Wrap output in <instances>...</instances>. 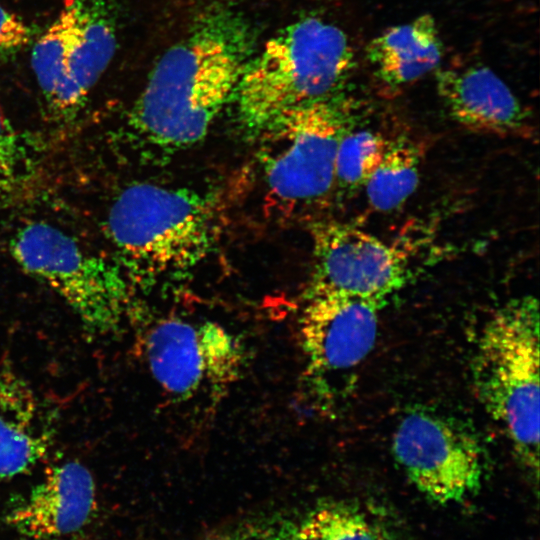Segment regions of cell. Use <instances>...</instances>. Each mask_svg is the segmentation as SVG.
I'll use <instances>...</instances> for the list:
<instances>
[{"label":"cell","instance_id":"ffe728a7","mask_svg":"<svg viewBox=\"0 0 540 540\" xmlns=\"http://www.w3.org/2000/svg\"><path fill=\"white\" fill-rule=\"evenodd\" d=\"M26 149L0 108V197L12 192L24 173Z\"/></svg>","mask_w":540,"mask_h":540},{"label":"cell","instance_id":"2e32d148","mask_svg":"<svg viewBox=\"0 0 540 540\" xmlns=\"http://www.w3.org/2000/svg\"><path fill=\"white\" fill-rule=\"evenodd\" d=\"M421 147L406 138L389 141L386 152L365 185L368 203L376 211L402 206L415 192L420 177Z\"/></svg>","mask_w":540,"mask_h":540},{"label":"cell","instance_id":"277c9868","mask_svg":"<svg viewBox=\"0 0 540 540\" xmlns=\"http://www.w3.org/2000/svg\"><path fill=\"white\" fill-rule=\"evenodd\" d=\"M472 379L485 411L517 458L538 476L539 304L532 296L509 300L486 320L472 358Z\"/></svg>","mask_w":540,"mask_h":540},{"label":"cell","instance_id":"7402d4cb","mask_svg":"<svg viewBox=\"0 0 540 540\" xmlns=\"http://www.w3.org/2000/svg\"><path fill=\"white\" fill-rule=\"evenodd\" d=\"M229 540H292L290 528L255 530L241 533Z\"/></svg>","mask_w":540,"mask_h":540},{"label":"cell","instance_id":"30bf717a","mask_svg":"<svg viewBox=\"0 0 540 540\" xmlns=\"http://www.w3.org/2000/svg\"><path fill=\"white\" fill-rule=\"evenodd\" d=\"M382 305L344 294L306 296L300 320L306 377L321 394L351 374L369 355Z\"/></svg>","mask_w":540,"mask_h":540},{"label":"cell","instance_id":"4fadbf2b","mask_svg":"<svg viewBox=\"0 0 540 540\" xmlns=\"http://www.w3.org/2000/svg\"><path fill=\"white\" fill-rule=\"evenodd\" d=\"M79 2V30L70 49L62 89L52 111L64 121L76 117L116 51L114 19L105 1Z\"/></svg>","mask_w":540,"mask_h":540},{"label":"cell","instance_id":"e0dca14e","mask_svg":"<svg viewBox=\"0 0 540 540\" xmlns=\"http://www.w3.org/2000/svg\"><path fill=\"white\" fill-rule=\"evenodd\" d=\"M80 24V2L70 0L35 43L31 65L41 93L51 111L60 95L66 61Z\"/></svg>","mask_w":540,"mask_h":540},{"label":"cell","instance_id":"d6986e66","mask_svg":"<svg viewBox=\"0 0 540 540\" xmlns=\"http://www.w3.org/2000/svg\"><path fill=\"white\" fill-rule=\"evenodd\" d=\"M389 140L370 130H351L341 141L335 163V184L351 194L364 188L383 158Z\"/></svg>","mask_w":540,"mask_h":540},{"label":"cell","instance_id":"5bb4252c","mask_svg":"<svg viewBox=\"0 0 540 540\" xmlns=\"http://www.w3.org/2000/svg\"><path fill=\"white\" fill-rule=\"evenodd\" d=\"M41 416L27 382L0 368V481L28 472L46 455L52 430Z\"/></svg>","mask_w":540,"mask_h":540},{"label":"cell","instance_id":"8992f818","mask_svg":"<svg viewBox=\"0 0 540 540\" xmlns=\"http://www.w3.org/2000/svg\"><path fill=\"white\" fill-rule=\"evenodd\" d=\"M10 248L24 271L65 301L85 331L105 336L119 327L130 300L119 265L87 252L71 236L44 222L21 227Z\"/></svg>","mask_w":540,"mask_h":540},{"label":"cell","instance_id":"8fae6325","mask_svg":"<svg viewBox=\"0 0 540 540\" xmlns=\"http://www.w3.org/2000/svg\"><path fill=\"white\" fill-rule=\"evenodd\" d=\"M96 511V485L90 470L77 460L52 467L29 494L5 515L18 534L50 540L79 532Z\"/></svg>","mask_w":540,"mask_h":540},{"label":"cell","instance_id":"7a4b0ae2","mask_svg":"<svg viewBox=\"0 0 540 540\" xmlns=\"http://www.w3.org/2000/svg\"><path fill=\"white\" fill-rule=\"evenodd\" d=\"M106 227L126 274L144 283L177 280L215 248L220 205L212 194L139 182L117 195Z\"/></svg>","mask_w":540,"mask_h":540},{"label":"cell","instance_id":"ac0fdd59","mask_svg":"<svg viewBox=\"0 0 540 540\" xmlns=\"http://www.w3.org/2000/svg\"><path fill=\"white\" fill-rule=\"evenodd\" d=\"M290 534L292 540H387V533L364 510L342 501L316 507Z\"/></svg>","mask_w":540,"mask_h":540},{"label":"cell","instance_id":"9a60e30c","mask_svg":"<svg viewBox=\"0 0 540 540\" xmlns=\"http://www.w3.org/2000/svg\"><path fill=\"white\" fill-rule=\"evenodd\" d=\"M442 56L439 31L429 14L386 29L366 48L375 75L390 88L405 86L436 70Z\"/></svg>","mask_w":540,"mask_h":540},{"label":"cell","instance_id":"9c48e42d","mask_svg":"<svg viewBox=\"0 0 540 540\" xmlns=\"http://www.w3.org/2000/svg\"><path fill=\"white\" fill-rule=\"evenodd\" d=\"M144 353L157 384L176 399L220 392L239 376L244 351L238 339L217 323L167 318L144 339Z\"/></svg>","mask_w":540,"mask_h":540},{"label":"cell","instance_id":"7c38bea8","mask_svg":"<svg viewBox=\"0 0 540 540\" xmlns=\"http://www.w3.org/2000/svg\"><path fill=\"white\" fill-rule=\"evenodd\" d=\"M436 89L452 119L469 130L497 136H533L530 113L488 67L438 70Z\"/></svg>","mask_w":540,"mask_h":540},{"label":"cell","instance_id":"6da1fadb","mask_svg":"<svg viewBox=\"0 0 540 540\" xmlns=\"http://www.w3.org/2000/svg\"><path fill=\"white\" fill-rule=\"evenodd\" d=\"M244 25L228 14L205 19L155 65L121 128L147 163H164L200 142L234 97L248 62Z\"/></svg>","mask_w":540,"mask_h":540},{"label":"cell","instance_id":"ba28073f","mask_svg":"<svg viewBox=\"0 0 540 540\" xmlns=\"http://www.w3.org/2000/svg\"><path fill=\"white\" fill-rule=\"evenodd\" d=\"M392 452L412 484L433 502L462 501L481 485L484 458L479 441L441 414H406L393 434Z\"/></svg>","mask_w":540,"mask_h":540},{"label":"cell","instance_id":"3957f363","mask_svg":"<svg viewBox=\"0 0 540 540\" xmlns=\"http://www.w3.org/2000/svg\"><path fill=\"white\" fill-rule=\"evenodd\" d=\"M354 68L346 33L317 17L287 26L245 65L234 98L241 126L256 136L282 112L339 93Z\"/></svg>","mask_w":540,"mask_h":540},{"label":"cell","instance_id":"44dd1931","mask_svg":"<svg viewBox=\"0 0 540 540\" xmlns=\"http://www.w3.org/2000/svg\"><path fill=\"white\" fill-rule=\"evenodd\" d=\"M31 30L16 14L0 6V56L12 55L31 41Z\"/></svg>","mask_w":540,"mask_h":540},{"label":"cell","instance_id":"5b68a950","mask_svg":"<svg viewBox=\"0 0 540 540\" xmlns=\"http://www.w3.org/2000/svg\"><path fill=\"white\" fill-rule=\"evenodd\" d=\"M355 112L336 93L282 112L256 135L270 207L289 216L330 194L337 152L355 128Z\"/></svg>","mask_w":540,"mask_h":540},{"label":"cell","instance_id":"52a82bcc","mask_svg":"<svg viewBox=\"0 0 540 540\" xmlns=\"http://www.w3.org/2000/svg\"><path fill=\"white\" fill-rule=\"evenodd\" d=\"M310 234L313 271L306 296L338 293L383 306L412 279L405 249L354 225L318 220Z\"/></svg>","mask_w":540,"mask_h":540}]
</instances>
